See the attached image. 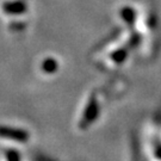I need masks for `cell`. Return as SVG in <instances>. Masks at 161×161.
Returning <instances> with one entry per match:
<instances>
[{
    "instance_id": "obj_3",
    "label": "cell",
    "mask_w": 161,
    "mask_h": 161,
    "mask_svg": "<svg viewBox=\"0 0 161 161\" xmlns=\"http://www.w3.org/2000/svg\"><path fill=\"white\" fill-rule=\"evenodd\" d=\"M1 8L7 14L16 16V14H23L28 11V5L24 0H10V1H5Z\"/></svg>"
},
{
    "instance_id": "obj_7",
    "label": "cell",
    "mask_w": 161,
    "mask_h": 161,
    "mask_svg": "<svg viewBox=\"0 0 161 161\" xmlns=\"http://www.w3.org/2000/svg\"><path fill=\"white\" fill-rule=\"evenodd\" d=\"M7 161H20L19 159V154L14 150H10L7 153Z\"/></svg>"
},
{
    "instance_id": "obj_6",
    "label": "cell",
    "mask_w": 161,
    "mask_h": 161,
    "mask_svg": "<svg viewBox=\"0 0 161 161\" xmlns=\"http://www.w3.org/2000/svg\"><path fill=\"white\" fill-rule=\"evenodd\" d=\"M128 56V52L125 49H118V50H116L114 52V54L111 55V58L115 61L116 64H122Z\"/></svg>"
},
{
    "instance_id": "obj_1",
    "label": "cell",
    "mask_w": 161,
    "mask_h": 161,
    "mask_svg": "<svg viewBox=\"0 0 161 161\" xmlns=\"http://www.w3.org/2000/svg\"><path fill=\"white\" fill-rule=\"evenodd\" d=\"M98 115H99V103H98L96 96H92L90 98L86 108H85V111L82 114V117H81V129H86L87 127H90L93 122L97 119Z\"/></svg>"
},
{
    "instance_id": "obj_2",
    "label": "cell",
    "mask_w": 161,
    "mask_h": 161,
    "mask_svg": "<svg viewBox=\"0 0 161 161\" xmlns=\"http://www.w3.org/2000/svg\"><path fill=\"white\" fill-rule=\"evenodd\" d=\"M0 136L17 141V142H22V143L28 142V140H29V134L25 130L11 127H0Z\"/></svg>"
},
{
    "instance_id": "obj_5",
    "label": "cell",
    "mask_w": 161,
    "mask_h": 161,
    "mask_svg": "<svg viewBox=\"0 0 161 161\" xmlns=\"http://www.w3.org/2000/svg\"><path fill=\"white\" fill-rule=\"evenodd\" d=\"M42 69L46 73H48V74H52L54 72H56V69H58V62L52 58H46L43 61V64H42Z\"/></svg>"
},
{
    "instance_id": "obj_4",
    "label": "cell",
    "mask_w": 161,
    "mask_h": 161,
    "mask_svg": "<svg viewBox=\"0 0 161 161\" xmlns=\"http://www.w3.org/2000/svg\"><path fill=\"white\" fill-rule=\"evenodd\" d=\"M121 17L127 24L132 25L134 22H135L136 16H135V11L132 10L131 7H124V8H122L121 11Z\"/></svg>"
}]
</instances>
